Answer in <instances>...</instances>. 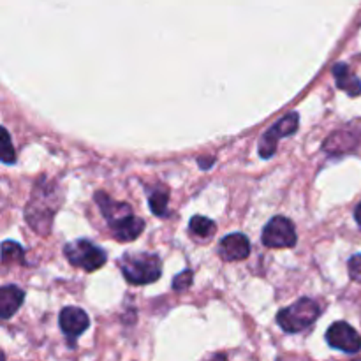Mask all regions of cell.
Listing matches in <instances>:
<instances>
[{"instance_id":"12","label":"cell","mask_w":361,"mask_h":361,"mask_svg":"<svg viewBox=\"0 0 361 361\" xmlns=\"http://www.w3.org/2000/svg\"><path fill=\"white\" fill-rule=\"evenodd\" d=\"M189 231L192 233L194 238L207 240V238H210V236H214V233L217 231V226H215V222L210 221V219L196 215V217L190 219Z\"/></svg>"},{"instance_id":"14","label":"cell","mask_w":361,"mask_h":361,"mask_svg":"<svg viewBox=\"0 0 361 361\" xmlns=\"http://www.w3.org/2000/svg\"><path fill=\"white\" fill-rule=\"evenodd\" d=\"M11 257H13V259L21 261V259H23V250H21V247L18 245V243L4 242V245H2V261L6 264H9Z\"/></svg>"},{"instance_id":"2","label":"cell","mask_w":361,"mask_h":361,"mask_svg":"<svg viewBox=\"0 0 361 361\" xmlns=\"http://www.w3.org/2000/svg\"><path fill=\"white\" fill-rule=\"evenodd\" d=\"M321 309L317 302L310 298H300L288 309L277 314V323L286 334H300L312 326L319 317Z\"/></svg>"},{"instance_id":"9","label":"cell","mask_w":361,"mask_h":361,"mask_svg":"<svg viewBox=\"0 0 361 361\" xmlns=\"http://www.w3.org/2000/svg\"><path fill=\"white\" fill-rule=\"evenodd\" d=\"M109 228L113 229V235H115L116 240H120V242H133L145 229V222L130 214L127 217L120 219L118 222L111 224Z\"/></svg>"},{"instance_id":"4","label":"cell","mask_w":361,"mask_h":361,"mask_svg":"<svg viewBox=\"0 0 361 361\" xmlns=\"http://www.w3.org/2000/svg\"><path fill=\"white\" fill-rule=\"evenodd\" d=\"M298 120H300L298 113H289V115H286L284 118L277 120V122H275L259 140V147L257 148H259L261 157L263 159L274 157L275 150H277L279 140L286 136H291L293 133L298 130V126H300Z\"/></svg>"},{"instance_id":"6","label":"cell","mask_w":361,"mask_h":361,"mask_svg":"<svg viewBox=\"0 0 361 361\" xmlns=\"http://www.w3.org/2000/svg\"><path fill=\"white\" fill-rule=\"evenodd\" d=\"M326 342L330 348L344 351L348 355H355V353H360L361 349V337L358 331L351 324L344 323V321L334 323L328 328Z\"/></svg>"},{"instance_id":"18","label":"cell","mask_w":361,"mask_h":361,"mask_svg":"<svg viewBox=\"0 0 361 361\" xmlns=\"http://www.w3.org/2000/svg\"><path fill=\"white\" fill-rule=\"evenodd\" d=\"M355 217H356V222H358V226L361 228V203L356 207V212H355Z\"/></svg>"},{"instance_id":"15","label":"cell","mask_w":361,"mask_h":361,"mask_svg":"<svg viewBox=\"0 0 361 361\" xmlns=\"http://www.w3.org/2000/svg\"><path fill=\"white\" fill-rule=\"evenodd\" d=\"M16 161V154H14L13 147H11V137L6 129H2V162L4 164H14Z\"/></svg>"},{"instance_id":"1","label":"cell","mask_w":361,"mask_h":361,"mask_svg":"<svg viewBox=\"0 0 361 361\" xmlns=\"http://www.w3.org/2000/svg\"><path fill=\"white\" fill-rule=\"evenodd\" d=\"M120 268L129 284L145 286L152 284L161 277V259L155 254L137 252V254H126L120 259Z\"/></svg>"},{"instance_id":"13","label":"cell","mask_w":361,"mask_h":361,"mask_svg":"<svg viewBox=\"0 0 361 361\" xmlns=\"http://www.w3.org/2000/svg\"><path fill=\"white\" fill-rule=\"evenodd\" d=\"M148 201H150V208L155 215L162 217L166 215V207H168V192L162 190H152L148 194Z\"/></svg>"},{"instance_id":"10","label":"cell","mask_w":361,"mask_h":361,"mask_svg":"<svg viewBox=\"0 0 361 361\" xmlns=\"http://www.w3.org/2000/svg\"><path fill=\"white\" fill-rule=\"evenodd\" d=\"M25 293L16 286H4L0 289V319L7 321L23 303Z\"/></svg>"},{"instance_id":"16","label":"cell","mask_w":361,"mask_h":361,"mask_svg":"<svg viewBox=\"0 0 361 361\" xmlns=\"http://www.w3.org/2000/svg\"><path fill=\"white\" fill-rule=\"evenodd\" d=\"M190 284H192V271L185 270V271H182V274L176 275L175 281H173V289L178 293L187 291V289L190 288Z\"/></svg>"},{"instance_id":"7","label":"cell","mask_w":361,"mask_h":361,"mask_svg":"<svg viewBox=\"0 0 361 361\" xmlns=\"http://www.w3.org/2000/svg\"><path fill=\"white\" fill-rule=\"evenodd\" d=\"M90 326V319H88L87 312L78 307H66L60 312V328L66 334L67 338H78L85 330Z\"/></svg>"},{"instance_id":"17","label":"cell","mask_w":361,"mask_h":361,"mask_svg":"<svg viewBox=\"0 0 361 361\" xmlns=\"http://www.w3.org/2000/svg\"><path fill=\"white\" fill-rule=\"evenodd\" d=\"M348 268L353 281L361 282V254H356V256H353L351 259H349Z\"/></svg>"},{"instance_id":"11","label":"cell","mask_w":361,"mask_h":361,"mask_svg":"<svg viewBox=\"0 0 361 361\" xmlns=\"http://www.w3.org/2000/svg\"><path fill=\"white\" fill-rule=\"evenodd\" d=\"M334 76L335 80H337V87L341 88V90L348 92L351 97H358L361 94V81L345 63H335Z\"/></svg>"},{"instance_id":"8","label":"cell","mask_w":361,"mask_h":361,"mask_svg":"<svg viewBox=\"0 0 361 361\" xmlns=\"http://www.w3.org/2000/svg\"><path fill=\"white\" fill-rule=\"evenodd\" d=\"M250 243L242 233H233L221 242V256L228 261H242L249 257Z\"/></svg>"},{"instance_id":"3","label":"cell","mask_w":361,"mask_h":361,"mask_svg":"<svg viewBox=\"0 0 361 361\" xmlns=\"http://www.w3.org/2000/svg\"><path fill=\"white\" fill-rule=\"evenodd\" d=\"M63 254L73 267L81 268L85 271H95L104 267L106 263V252L101 247L94 245L90 240L81 238L67 243L63 247Z\"/></svg>"},{"instance_id":"5","label":"cell","mask_w":361,"mask_h":361,"mask_svg":"<svg viewBox=\"0 0 361 361\" xmlns=\"http://www.w3.org/2000/svg\"><path fill=\"white\" fill-rule=\"evenodd\" d=\"M296 240L295 226L286 217H274L263 229V243L270 249H291Z\"/></svg>"}]
</instances>
